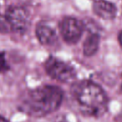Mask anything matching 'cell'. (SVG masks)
<instances>
[{"label":"cell","instance_id":"6da1fadb","mask_svg":"<svg viewBox=\"0 0 122 122\" xmlns=\"http://www.w3.org/2000/svg\"><path fill=\"white\" fill-rule=\"evenodd\" d=\"M63 99V92L57 86L45 85L29 91L19 103L22 112L29 115L41 117L59 108Z\"/></svg>","mask_w":122,"mask_h":122},{"label":"cell","instance_id":"7a4b0ae2","mask_svg":"<svg viewBox=\"0 0 122 122\" xmlns=\"http://www.w3.org/2000/svg\"><path fill=\"white\" fill-rule=\"evenodd\" d=\"M71 92L77 109L85 115L98 117L107 110L108 97L105 92L99 85L90 80L74 83Z\"/></svg>","mask_w":122,"mask_h":122},{"label":"cell","instance_id":"3957f363","mask_svg":"<svg viewBox=\"0 0 122 122\" xmlns=\"http://www.w3.org/2000/svg\"><path fill=\"white\" fill-rule=\"evenodd\" d=\"M45 70L51 78L65 83L72 81L76 75L74 69L71 65L53 56H51L46 60Z\"/></svg>","mask_w":122,"mask_h":122},{"label":"cell","instance_id":"277c9868","mask_svg":"<svg viewBox=\"0 0 122 122\" xmlns=\"http://www.w3.org/2000/svg\"><path fill=\"white\" fill-rule=\"evenodd\" d=\"M59 29L63 39L67 43L75 44L82 36L84 25L74 17H64L59 23Z\"/></svg>","mask_w":122,"mask_h":122},{"label":"cell","instance_id":"5b68a950","mask_svg":"<svg viewBox=\"0 0 122 122\" xmlns=\"http://www.w3.org/2000/svg\"><path fill=\"white\" fill-rule=\"evenodd\" d=\"M6 17L8 18L12 30L23 33L30 25V14L28 10L22 7H10L6 11Z\"/></svg>","mask_w":122,"mask_h":122},{"label":"cell","instance_id":"8992f818","mask_svg":"<svg viewBox=\"0 0 122 122\" xmlns=\"http://www.w3.org/2000/svg\"><path fill=\"white\" fill-rule=\"evenodd\" d=\"M93 11L103 19H112L116 15V8L112 3L105 0H97L93 4Z\"/></svg>","mask_w":122,"mask_h":122},{"label":"cell","instance_id":"52a82bcc","mask_svg":"<svg viewBox=\"0 0 122 122\" xmlns=\"http://www.w3.org/2000/svg\"><path fill=\"white\" fill-rule=\"evenodd\" d=\"M35 34L39 42L43 45H53L57 40L54 30L46 25H38L35 29Z\"/></svg>","mask_w":122,"mask_h":122},{"label":"cell","instance_id":"ba28073f","mask_svg":"<svg viewBox=\"0 0 122 122\" xmlns=\"http://www.w3.org/2000/svg\"><path fill=\"white\" fill-rule=\"evenodd\" d=\"M99 46V35L97 33H90L83 43V52L86 56L93 55Z\"/></svg>","mask_w":122,"mask_h":122},{"label":"cell","instance_id":"9c48e42d","mask_svg":"<svg viewBox=\"0 0 122 122\" xmlns=\"http://www.w3.org/2000/svg\"><path fill=\"white\" fill-rule=\"evenodd\" d=\"M10 30H12V28L10 26V23L9 22L6 15L0 14V32L1 33H8Z\"/></svg>","mask_w":122,"mask_h":122},{"label":"cell","instance_id":"30bf717a","mask_svg":"<svg viewBox=\"0 0 122 122\" xmlns=\"http://www.w3.org/2000/svg\"><path fill=\"white\" fill-rule=\"evenodd\" d=\"M9 70V65L5 58V53L0 51V72H4Z\"/></svg>","mask_w":122,"mask_h":122},{"label":"cell","instance_id":"8fae6325","mask_svg":"<svg viewBox=\"0 0 122 122\" xmlns=\"http://www.w3.org/2000/svg\"><path fill=\"white\" fill-rule=\"evenodd\" d=\"M118 41H119V44L122 48V30L119 32V35H118Z\"/></svg>","mask_w":122,"mask_h":122},{"label":"cell","instance_id":"7c38bea8","mask_svg":"<svg viewBox=\"0 0 122 122\" xmlns=\"http://www.w3.org/2000/svg\"><path fill=\"white\" fill-rule=\"evenodd\" d=\"M0 122H9V121H8L6 118H4L3 116H1V115H0Z\"/></svg>","mask_w":122,"mask_h":122},{"label":"cell","instance_id":"4fadbf2b","mask_svg":"<svg viewBox=\"0 0 122 122\" xmlns=\"http://www.w3.org/2000/svg\"><path fill=\"white\" fill-rule=\"evenodd\" d=\"M121 89H122V84H121Z\"/></svg>","mask_w":122,"mask_h":122}]
</instances>
